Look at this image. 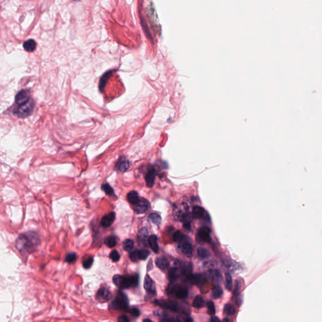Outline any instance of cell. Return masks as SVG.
<instances>
[{"label":"cell","instance_id":"1","mask_svg":"<svg viewBox=\"0 0 322 322\" xmlns=\"http://www.w3.org/2000/svg\"><path fill=\"white\" fill-rule=\"evenodd\" d=\"M40 243L39 234L34 231H29L20 234L17 238L15 246L17 249L24 255H29L35 251Z\"/></svg>","mask_w":322,"mask_h":322},{"label":"cell","instance_id":"2","mask_svg":"<svg viewBox=\"0 0 322 322\" xmlns=\"http://www.w3.org/2000/svg\"><path fill=\"white\" fill-rule=\"evenodd\" d=\"M35 107V102L33 100H30L27 103L19 105L14 111L13 114L20 118H25L29 117L33 112Z\"/></svg>","mask_w":322,"mask_h":322},{"label":"cell","instance_id":"3","mask_svg":"<svg viewBox=\"0 0 322 322\" xmlns=\"http://www.w3.org/2000/svg\"><path fill=\"white\" fill-rule=\"evenodd\" d=\"M30 93L29 90H22L20 91L15 97V101L19 105H22L27 103L30 101Z\"/></svg>","mask_w":322,"mask_h":322},{"label":"cell","instance_id":"4","mask_svg":"<svg viewBox=\"0 0 322 322\" xmlns=\"http://www.w3.org/2000/svg\"><path fill=\"white\" fill-rule=\"evenodd\" d=\"M211 230L209 228L204 226L201 228L197 233V238L203 242H209L211 240Z\"/></svg>","mask_w":322,"mask_h":322},{"label":"cell","instance_id":"5","mask_svg":"<svg viewBox=\"0 0 322 322\" xmlns=\"http://www.w3.org/2000/svg\"><path fill=\"white\" fill-rule=\"evenodd\" d=\"M128 299L127 296L123 293H118L117 298L113 303V306L115 308H118L119 309H124L127 308L128 306Z\"/></svg>","mask_w":322,"mask_h":322},{"label":"cell","instance_id":"6","mask_svg":"<svg viewBox=\"0 0 322 322\" xmlns=\"http://www.w3.org/2000/svg\"><path fill=\"white\" fill-rule=\"evenodd\" d=\"M193 215L198 219H203L205 220H210V218L206 211L199 206H195L193 209Z\"/></svg>","mask_w":322,"mask_h":322},{"label":"cell","instance_id":"7","mask_svg":"<svg viewBox=\"0 0 322 322\" xmlns=\"http://www.w3.org/2000/svg\"><path fill=\"white\" fill-rule=\"evenodd\" d=\"M148 208V202L144 198L139 199V200L133 205V210L137 213H145Z\"/></svg>","mask_w":322,"mask_h":322},{"label":"cell","instance_id":"8","mask_svg":"<svg viewBox=\"0 0 322 322\" xmlns=\"http://www.w3.org/2000/svg\"><path fill=\"white\" fill-rule=\"evenodd\" d=\"M111 293L106 288H101L97 293L96 299L100 302H106L111 298Z\"/></svg>","mask_w":322,"mask_h":322},{"label":"cell","instance_id":"9","mask_svg":"<svg viewBox=\"0 0 322 322\" xmlns=\"http://www.w3.org/2000/svg\"><path fill=\"white\" fill-rule=\"evenodd\" d=\"M155 303L160 307L165 309H170L172 311L178 310L177 304L174 302L169 300H157L155 301Z\"/></svg>","mask_w":322,"mask_h":322},{"label":"cell","instance_id":"10","mask_svg":"<svg viewBox=\"0 0 322 322\" xmlns=\"http://www.w3.org/2000/svg\"><path fill=\"white\" fill-rule=\"evenodd\" d=\"M172 292L174 293V294L179 298H181V299H183V298H185L188 296V289L184 288V287H183L180 285H176L175 286L173 290H172Z\"/></svg>","mask_w":322,"mask_h":322},{"label":"cell","instance_id":"11","mask_svg":"<svg viewBox=\"0 0 322 322\" xmlns=\"http://www.w3.org/2000/svg\"><path fill=\"white\" fill-rule=\"evenodd\" d=\"M115 219V213L113 212H111L106 215H105L101 221V224L104 227H108L110 226L112 223L114 221Z\"/></svg>","mask_w":322,"mask_h":322},{"label":"cell","instance_id":"12","mask_svg":"<svg viewBox=\"0 0 322 322\" xmlns=\"http://www.w3.org/2000/svg\"><path fill=\"white\" fill-rule=\"evenodd\" d=\"M144 288L148 293H154L155 291L153 281H152L151 278L148 275H147L145 278Z\"/></svg>","mask_w":322,"mask_h":322},{"label":"cell","instance_id":"13","mask_svg":"<svg viewBox=\"0 0 322 322\" xmlns=\"http://www.w3.org/2000/svg\"><path fill=\"white\" fill-rule=\"evenodd\" d=\"M180 249L182 253L188 257H190L192 255L193 251L192 245L188 242H183L181 244Z\"/></svg>","mask_w":322,"mask_h":322},{"label":"cell","instance_id":"14","mask_svg":"<svg viewBox=\"0 0 322 322\" xmlns=\"http://www.w3.org/2000/svg\"><path fill=\"white\" fill-rule=\"evenodd\" d=\"M156 266L161 270H166L169 265L168 259L164 257H160L157 259L155 261Z\"/></svg>","mask_w":322,"mask_h":322},{"label":"cell","instance_id":"15","mask_svg":"<svg viewBox=\"0 0 322 322\" xmlns=\"http://www.w3.org/2000/svg\"><path fill=\"white\" fill-rule=\"evenodd\" d=\"M148 242L151 249H152V251L154 252L157 253L158 252V246L157 244V236L155 235H154L150 236L148 238Z\"/></svg>","mask_w":322,"mask_h":322},{"label":"cell","instance_id":"16","mask_svg":"<svg viewBox=\"0 0 322 322\" xmlns=\"http://www.w3.org/2000/svg\"><path fill=\"white\" fill-rule=\"evenodd\" d=\"M155 172L154 170L150 171L145 176V181L147 183V185L149 188H152L154 184L155 181Z\"/></svg>","mask_w":322,"mask_h":322},{"label":"cell","instance_id":"17","mask_svg":"<svg viewBox=\"0 0 322 322\" xmlns=\"http://www.w3.org/2000/svg\"><path fill=\"white\" fill-rule=\"evenodd\" d=\"M24 49L29 52H32L36 49V42L33 39H29L23 43Z\"/></svg>","mask_w":322,"mask_h":322},{"label":"cell","instance_id":"18","mask_svg":"<svg viewBox=\"0 0 322 322\" xmlns=\"http://www.w3.org/2000/svg\"><path fill=\"white\" fill-rule=\"evenodd\" d=\"M205 304V302L203 297L200 295H198L195 297L193 302V306L196 308H203Z\"/></svg>","mask_w":322,"mask_h":322},{"label":"cell","instance_id":"19","mask_svg":"<svg viewBox=\"0 0 322 322\" xmlns=\"http://www.w3.org/2000/svg\"><path fill=\"white\" fill-rule=\"evenodd\" d=\"M113 281L114 284L118 287L125 288V277H122L120 275H115L113 278Z\"/></svg>","mask_w":322,"mask_h":322},{"label":"cell","instance_id":"20","mask_svg":"<svg viewBox=\"0 0 322 322\" xmlns=\"http://www.w3.org/2000/svg\"><path fill=\"white\" fill-rule=\"evenodd\" d=\"M127 200L131 204L135 205L139 200L138 193L135 191H132L130 192L127 195Z\"/></svg>","mask_w":322,"mask_h":322},{"label":"cell","instance_id":"21","mask_svg":"<svg viewBox=\"0 0 322 322\" xmlns=\"http://www.w3.org/2000/svg\"><path fill=\"white\" fill-rule=\"evenodd\" d=\"M112 73H113V71H112V70L111 71H108L107 72H106L103 75V77H101V79L100 80V91H102V90L103 89V88L106 85V83L107 82V80L110 77V76L112 75Z\"/></svg>","mask_w":322,"mask_h":322},{"label":"cell","instance_id":"22","mask_svg":"<svg viewBox=\"0 0 322 322\" xmlns=\"http://www.w3.org/2000/svg\"><path fill=\"white\" fill-rule=\"evenodd\" d=\"M197 254L201 259H207L210 256V252L205 247H199L197 250Z\"/></svg>","mask_w":322,"mask_h":322},{"label":"cell","instance_id":"23","mask_svg":"<svg viewBox=\"0 0 322 322\" xmlns=\"http://www.w3.org/2000/svg\"><path fill=\"white\" fill-rule=\"evenodd\" d=\"M173 238L174 241L179 243H183L185 242H187L186 240V236L180 231H177L176 232H175Z\"/></svg>","mask_w":322,"mask_h":322},{"label":"cell","instance_id":"24","mask_svg":"<svg viewBox=\"0 0 322 322\" xmlns=\"http://www.w3.org/2000/svg\"><path fill=\"white\" fill-rule=\"evenodd\" d=\"M105 244L107 247L110 248H113L117 244V239L113 236H110L106 238L105 240Z\"/></svg>","mask_w":322,"mask_h":322},{"label":"cell","instance_id":"25","mask_svg":"<svg viewBox=\"0 0 322 322\" xmlns=\"http://www.w3.org/2000/svg\"><path fill=\"white\" fill-rule=\"evenodd\" d=\"M148 220L155 225H159L161 222V217L157 213H150L148 217Z\"/></svg>","mask_w":322,"mask_h":322},{"label":"cell","instance_id":"26","mask_svg":"<svg viewBox=\"0 0 322 322\" xmlns=\"http://www.w3.org/2000/svg\"><path fill=\"white\" fill-rule=\"evenodd\" d=\"M223 294L222 289L220 286H216L212 290V296L215 299L220 298Z\"/></svg>","mask_w":322,"mask_h":322},{"label":"cell","instance_id":"27","mask_svg":"<svg viewBox=\"0 0 322 322\" xmlns=\"http://www.w3.org/2000/svg\"><path fill=\"white\" fill-rule=\"evenodd\" d=\"M129 168V162L127 160H123L118 164V169L122 171H126Z\"/></svg>","mask_w":322,"mask_h":322},{"label":"cell","instance_id":"28","mask_svg":"<svg viewBox=\"0 0 322 322\" xmlns=\"http://www.w3.org/2000/svg\"><path fill=\"white\" fill-rule=\"evenodd\" d=\"M133 246H134V242H133V241L131 239H127L123 242V249L126 251H130L133 248Z\"/></svg>","mask_w":322,"mask_h":322},{"label":"cell","instance_id":"29","mask_svg":"<svg viewBox=\"0 0 322 322\" xmlns=\"http://www.w3.org/2000/svg\"><path fill=\"white\" fill-rule=\"evenodd\" d=\"M189 280L194 284L198 285L201 281V276L200 274H195V275H190L189 277Z\"/></svg>","mask_w":322,"mask_h":322},{"label":"cell","instance_id":"30","mask_svg":"<svg viewBox=\"0 0 322 322\" xmlns=\"http://www.w3.org/2000/svg\"><path fill=\"white\" fill-rule=\"evenodd\" d=\"M169 279L171 281H174L176 280L178 277V270L176 267H173L171 268L168 274Z\"/></svg>","mask_w":322,"mask_h":322},{"label":"cell","instance_id":"31","mask_svg":"<svg viewBox=\"0 0 322 322\" xmlns=\"http://www.w3.org/2000/svg\"><path fill=\"white\" fill-rule=\"evenodd\" d=\"M225 287L229 291L231 290L232 288V278L229 273L225 274Z\"/></svg>","mask_w":322,"mask_h":322},{"label":"cell","instance_id":"32","mask_svg":"<svg viewBox=\"0 0 322 322\" xmlns=\"http://www.w3.org/2000/svg\"><path fill=\"white\" fill-rule=\"evenodd\" d=\"M223 311H224V313L226 315H232L235 313V309L232 305H231L230 304H226L225 305Z\"/></svg>","mask_w":322,"mask_h":322},{"label":"cell","instance_id":"33","mask_svg":"<svg viewBox=\"0 0 322 322\" xmlns=\"http://www.w3.org/2000/svg\"><path fill=\"white\" fill-rule=\"evenodd\" d=\"M149 255V252L147 250L142 249L138 251V257L140 260H145Z\"/></svg>","mask_w":322,"mask_h":322},{"label":"cell","instance_id":"34","mask_svg":"<svg viewBox=\"0 0 322 322\" xmlns=\"http://www.w3.org/2000/svg\"><path fill=\"white\" fill-rule=\"evenodd\" d=\"M101 189L107 195H112L113 194V190L108 184H103L101 186Z\"/></svg>","mask_w":322,"mask_h":322},{"label":"cell","instance_id":"35","mask_svg":"<svg viewBox=\"0 0 322 322\" xmlns=\"http://www.w3.org/2000/svg\"><path fill=\"white\" fill-rule=\"evenodd\" d=\"M76 259H77L76 254L74 252H71V253H69L68 254H67L65 261L67 263H72L76 260Z\"/></svg>","mask_w":322,"mask_h":322},{"label":"cell","instance_id":"36","mask_svg":"<svg viewBox=\"0 0 322 322\" xmlns=\"http://www.w3.org/2000/svg\"><path fill=\"white\" fill-rule=\"evenodd\" d=\"M206 306H207V308H208V311L210 312V313L211 314H214L216 311L214 303L212 301L209 300L206 303Z\"/></svg>","mask_w":322,"mask_h":322},{"label":"cell","instance_id":"37","mask_svg":"<svg viewBox=\"0 0 322 322\" xmlns=\"http://www.w3.org/2000/svg\"><path fill=\"white\" fill-rule=\"evenodd\" d=\"M110 259L113 261V262H117L119 261L120 258V256L119 254V253L117 252V251L116 250H114L110 254Z\"/></svg>","mask_w":322,"mask_h":322},{"label":"cell","instance_id":"38","mask_svg":"<svg viewBox=\"0 0 322 322\" xmlns=\"http://www.w3.org/2000/svg\"><path fill=\"white\" fill-rule=\"evenodd\" d=\"M138 237L140 240H145L148 238V231L146 228H142L138 233Z\"/></svg>","mask_w":322,"mask_h":322},{"label":"cell","instance_id":"39","mask_svg":"<svg viewBox=\"0 0 322 322\" xmlns=\"http://www.w3.org/2000/svg\"><path fill=\"white\" fill-rule=\"evenodd\" d=\"M93 262V259L92 257H89L83 262V267L85 269H89L92 266Z\"/></svg>","mask_w":322,"mask_h":322},{"label":"cell","instance_id":"40","mask_svg":"<svg viewBox=\"0 0 322 322\" xmlns=\"http://www.w3.org/2000/svg\"><path fill=\"white\" fill-rule=\"evenodd\" d=\"M130 259L133 261V262H136L137 261V260L138 259V251H132L130 254Z\"/></svg>","mask_w":322,"mask_h":322},{"label":"cell","instance_id":"41","mask_svg":"<svg viewBox=\"0 0 322 322\" xmlns=\"http://www.w3.org/2000/svg\"><path fill=\"white\" fill-rule=\"evenodd\" d=\"M118 322H129L128 318L125 315H121L118 318Z\"/></svg>","mask_w":322,"mask_h":322},{"label":"cell","instance_id":"42","mask_svg":"<svg viewBox=\"0 0 322 322\" xmlns=\"http://www.w3.org/2000/svg\"><path fill=\"white\" fill-rule=\"evenodd\" d=\"M131 314H132L133 316H135V317H137V316H138L140 315V311H139V310H138V309H137V308H133V309H132V310H131Z\"/></svg>","mask_w":322,"mask_h":322},{"label":"cell","instance_id":"43","mask_svg":"<svg viewBox=\"0 0 322 322\" xmlns=\"http://www.w3.org/2000/svg\"><path fill=\"white\" fill-rule=\"evenodd\" d=\"M215 278L216 279V281L218 282L219 281H221V275L220 273L218 271H215Z\"/></svg>","mask_w":322,"mask_h":322},{"label":"cell","instance_id":"44","mask_svg":"<svg viewBox=\"0 0 322 322\" xmlns=\"http://www.w3.org/2000/svg\"><path fill=\"white\" fill-rule=\"evenodd\" d=\"M183 226L186 229V230H190L191 228V224H190V222L188 221H186L184 223V225H183Z\"/></svg>","mask_w":322,"mask_h":322},{"label":"cell","instance_id":"45","mask_svg":"<svg viewBox=\"0 0 322 322\" xmlns=\"http://www.w3.org/2000/svg\"><path fill=\"white\" fill-rule=\"evenodd\" d=\"M210 322H221V320L219 319L218 317L217 316H213V317H211V319H210Z\"/></svg>","mask_w":322,"mask_h":322},{"label":"cell","instance_id":"46","mask_svg":"<svg viewBox=\"0 0 322 322\" xmlns=\"http://www.w3.org/2000/svg\"><path fill=\"white\" fill-rule=\"evenodd\" d=\"M186 322H194V321H193V319L191 318H188L186 319Z\"/></svg>","mask_w":322,"mask_h":322},{"label":"cell","instance_id":"47","mask_svg":"<svg viewBox=\"0 0 322 322\" xmlns=\"http://www.w3.org/2000/svg\"><path fill=\"white\" fill-rule=\"evenodd\" d=\"M143 322H152V321L150 319H145L143 321Z\"/></svg>","mask_w":322,"mask_h":322},{"label":"cell","instance_id":"48","mask_svg":"<svg viewBox=\"0 0 322 322\" xmlns=\"http://www.w3.org/2000/svg\"><path fill=\"white\" fill-rule=\"evenodd\" d=\"M223 322H230V320L228 318H225L224 319H223Z\"/></svg>","mask_w":322,"mask_h":322},{"label":"cell","instance_id":"49","mask_svg":"<svg viewBox=\"0 0 322 322\" xmlns=\"http://www.w3.org/2000/svg\"><path fill=\"white\" fill-rule=\"evenodd\" d=\"M161 322H169V321H168V320H166V319H164V320H163L162 321H161Z\"/></svg>","mask_w":322,"mask_h":322}]
</instances>
